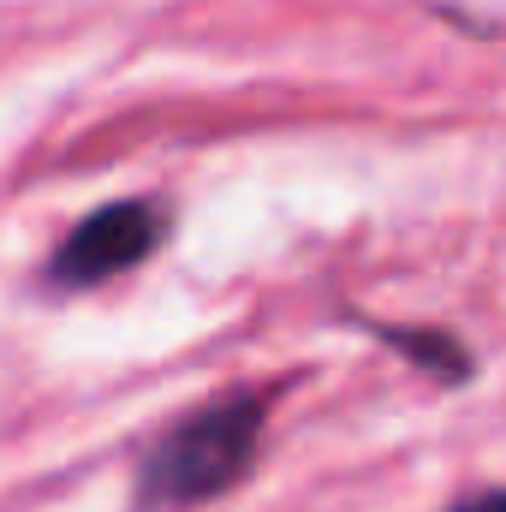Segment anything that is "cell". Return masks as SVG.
<instances>
[{"mask_svg": "<svg viewBox=\"0 0 506 512\" xmlns=\"http://www.w3.org/2000/svg\"><path fill=\"white\" fill-rule=\"evenodd\" d=\"M268 429V393H221L179 417L137 471V507L143 512H185L221 501L239 489L262 459Z\"/></svg>", "mask_w": 506, "mask_h": 512, "instance_id": "1", "label": "cell"}, {"mask_svg": "<svg viewBox=\"0 0 506 512\" xmlns=\"http://www.w3.org/2000/svg\"><path fill=\"white\" fill-rule=\"evenodd\" d=\"M155 245H161V215H155V203H108V209L84 215V221L60 239V251L48 256V280L84 292V286H102V280L131 274Z\"/></svg>", "mask_w": 506, "mask_h": 512, "instance_id": "2", "label": "cell"}, {"mask_svg": "<svg viewBox=\"0 0 506 512\" xmlns=\"http://www.w3.org/2000/svg\"><path fill=\"white\" fill-rule=\"evenodd\" d=\"M387 346H399L417 370H429L435 382H465L471 376V352L447 334V328H376Z\"/></svg>", "mask_w": 506, "mask_h": 512, "instance_id": "3", "label": "cell"}, {"mask_svg": "<svg viewBox=\"0 0 506 512\" xmlns=\"http://www.w3.org/2000/svg\"><path fill=\"white\" fill-rule=\"evenodd\" d=\"M447 512H506V489H483V495H471V501H459Z\"/></svg>", "mask_w": 506, "mask_h": 512, "instance_id": "4", "label": "cell"}]
</instances>
